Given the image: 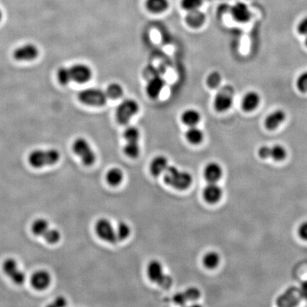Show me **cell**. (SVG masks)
<instances>
[{
  "label": "cell",
  "instance_id": "cell-1",
  "mask_svg": "<svg viewBox=\"0 0 307 307\" xmlns=\"http://www.w3.org/2000/svg\"><path fill=\"white\" fill-rule=\"evenodd\" d=\"M93 76L92 69L83 63H76L70 67H62L57 72V79L63 86L75 82L88 83Z\"/></svg>",
  "mask_w": 307,
  "mask_h": 307
},
{
  "label": "cell",
  "instance_id": "cell-2",
  "mask_svg": "<svg viewBox=\"0 0 307 307\" xmlns=\"http://www.w3.org/2000/svg\"><path fill=\"white\" fill-rule=\"evenodd\" d=\"M164 180L167 185L174 189L184 191L192 185L193 179L187 171H180L175 166H171L164 173Z\"/></svg>",
  "mask_w": 307,
  "mask_h": 307
},
{
  "label": "cell",
  "instance_id": "cell-3",
  "mask_svg": "<svg viewBox=\"0 0 307 307\" xmlns=\"http://www.w3.org/2000/svg\"><path fill=\"white\" fill-rule=\"evenodd\" d=\"M60 157L59 152L55 149L37 150L30 153L28 161L31 166L39 169L56 164L59 161Z\"/></svg>",
  "mask_w": 307,
  "mask_h": 307
},
{
  "label": "cell",
  "instance_id": "cell-4",
  "mask_svg": "<svg viewBox=\"0 0 307 307\" xmlns=\"http://www.w3.org/2000/svg\"><path fill=\"white\" fill-rule=\"evenodd\" d=\"M32 231L35 236L44 238L50 244H55L60 240V232L51 228L48 221L43 218L34 221L32 225Z\"/></svg>",
  "mask_w": 307,
  "mask_h": 307
},
{
  "label": "cell",
  "instance_id": "cell-5",
  "mask_svg": "<svg viewBox=\"0 0 307 307\" xmlns=\"http://www.w3.org/2000/svg\"><path fill=\"white\" fill-rule=\"evenodd\" d=\"M78 99L81 103L93 107H102L107 102L105 91L99 88H89L82 90L78 94Z\"/></svg>",
  "mask_w": 307,
  "mask_h": 307
},
{
  "label": "cell",
  "instance_id": "cell-6",
  "mask_svg": "<svg viewBox=\"0 0 307 307\" xmlns=\"http://www.w3.org/2000/svg\"><path fill=\"white\" fill-rule=\"evenodd\" d=\"M140 106L134 99H127L118 106L115 111V118L120 125H126L130 120L138 113Z\"/></svg>",
  "mask_w": 307,
  "mask_h": 307
},
{
  "label": "cell",
  "instance_id": "cell-7",
  "mask_svg": "<svg viewBox=\"0 0 307 307\" xmlns=\"http://www.w3.org/2000/svg\"><path fill=\"white\" fill-rule=\"evenodd\" d=\"M72 150L85 166H92L96 161V153L86 139L82 137L77 138L73 142Z\"/></svg>",
  "mask_w": 307,
  "mask_h": 307
},
{
  "label": "cell",
  "instance_id": "cell-8",
  "mask_svg": "<svg viewBox=\"0 0 307 307\" xmlns=\"http://www.w3.org/2000/svg\"><path fill=\"white\" fill-rule=\"evenodd\" d=\"M147 272L149 279L163 288H169L172 285V279L169 275L164 274L162 265L159 261H151L148 264Z\"/></svg>",
  "mask_w": 307,
  "mask_h": 307
},
{
  "label": "cell",
  "instance_id": "cell-9",
  "mask_svg": "<svg viewBox=\"0 0 307 307\" xmlns=\"http://www.w3.org/2000/svg\"><path fill=\"white\" fill-rule=\"evenodd\" d=\"M96 234L102 241L115 244L118 241L116 231L110 220L106 218H101L96 222L95 225Z\"/></svg>",
  "mask_w": 307,
  "mask_h": 307
},
{
  "label": "cell",
  "instance_id": "cell-10",
  "mask_svg": "<svg viewBox=\"0 0 307 307\" xmlns=\"http://www.w3.org/2000/svg\"><path fill=\"white\" fill-rule=\"evenodd\" d=\"M233 103V91L229 86L220 90L213 101L214 109L218 112L229 110Z\"/></svg>",
  "mask_w": 307,
  "mask_h": 307
},
{
  "label": "cell",
  "instance_id": "cell-11",
  "mask_svg": "<svg viewBox=\"0 0 307 307\" xmlns=\"http://www.w3.org/2000/svg\"><path fill=\"white\" fill-rule=\"evenodd\" d=\"M2 269L4 273L17 285H22L26 280V275L19 268V266L12 258H8L2 264Z\"/></svg>",
  "mask_w": 307,
  "mask_h": 307
},
{
  "label": "cell",
  "instance_id": "cell-12",
  "mask_svg": "<svg viewBox=\"0 0 307 307\" xmlns=\"http://www.w3.org/2000/svg\"><path fill=\"white\" fill-rule=\"evenodd\" d=\"M258 155L263 159L272 158L274 161H280L287 157V153L283 146L276 145L272 147H261L258 150Z\"/></svg>",
  "mask_w": 307,
  "mask_h": 307
},
{
  "label": "cell",
  "instance_id": "cell-13",
  "mask_svg": "<svg viewBox=\"0 0 307 307\" xmlns=\"http://www.w3.org/2000/svg\"><path fill=\"white\" fill-rule=\"evenodd\" d=\"M39 51L37 46L27 44L16 49L13 53V57L18 61H31L38 57Z\"/></svg>",
  "mask_w": 307,
  "mask_h": 307
},
{
  "label": "cell",
  "instance_id": "cell-14",
  "mask_svg": "<svg viewBox=\"0 0 307 307\" xmlns=\"http://www.w3.org/2000/svg\"><path fill=\"white\" fill-rule=\"evenodd\" d=\"M51 277L50 274L45 270H39L34 272L31 277V284L35 290L42 291L50 287Z\"/></svg>",
  "mask_w": 307,
  "mask_h": 307
},
{
  "label": "cell",
  "instance_id": "cell-15",
  "mask_svg": "<svg viewBox=\"0 0 307 307\" xmlns=\"http://www.w3.org/2000/svg\"><path fill=\"white\" fill-rule=\"evenodd\" d=\"M232 17L236 22L246 23L251 19V11L245 3L238 2L230 9Z\"/></svg>",
  "mask_w": 307,
  "mask_h": 307
},
{
  "label": "cell",
  "instance_id": "cell-16",
  "mask_svg": "<svg viewBox=\"0 0 307 307\" xmlns=\"http://www.w3.org/2000/svg\"><path fill=\"white\" fill-rule=\"evenodd\" d=\"M222 194V189L216 183H209L203 191L204 200L208 204H213L219 202Z\"/></svg>",
  "mask_w": 307,
  "mask_h": 307
},
{
  "label": "cell",
  "instance_id": "cell-17",
  "mask_svg": "<svg viewBox=\"0 0 307 307\" xmlns=\"http://www.w3.org/2000/svg\"><path fill=\"white\" fill-rule=\"evenodd\" d=\"M261 98L256 91H250L243 96L242 100V109L246 112H253L257 109L260 103Z\"/></svg>",
  "mask_w": 307,
  "mask_h": 307
},
{
  "label": "cell",
  "instance_id": "cell-18",
  "mask_svg": "<svg viewBox=\"0 0 307 307\" xmlns=\"http://www.w3.org/2000/svg\"><path fill=\"white\" fill-rule=\"evenodd\" d=\"M286 113L285 111L276 110L271 112L266 117L264 120V126L269 130H274L280 127L281 124L285 120Z\"/></svg>",
  "mask_w": 307,
  "mask_h": 307
},
{
  "label": "cell",
  "instance_id": "cell-19",
  "mask_svg": "<svg viewBox=\"0 0 307 307\" xmlns=\"http://www.w3.org/2000/svg\"><path fill=\"white\" fill-rule=\"evenodd\" d=\"M164 86V81L161 77H154L150 80L146 86V93L149 98L152 99H157Z\"/></svg>",
  "mask_w": 307,
  "mask_h": 307
},
{
  "label": "cell",
  "instance_id": "cell-20",
  "mask_svg": "<svg viewBox=\"0 0 307 307\" xmlns=\"http://www.w3.org/2000/svg\"><path fill=\"white\" fill-rule=\"evenodd\" d=\"M204 175L208 183H216L223 175V170L218 163L210 162L205 166Z\"/></svg>",
  "mask_w": 307,
  "mask_h": 307
},
{
  "label": "cell",
  "instance_id": "cell-21",
  "mask_svg": "<svg viewBox=\"0 0 307 307\" xmlns=\"http://www.w3.org/2000/svg\"><path fill=\"white\" fill-rule=\"evenodd\" d=\"M168 160L164 156H156L150 163V170L151 174L154 176H159L164 174L165 171L169 167Z\"/></svg>",
  "mask_w": 307,
  "mask_h": 307
},
{
  "label": "cell",
  "instance_id": "cell-22",
  "mask_svg": "<svg viewBox=\"0 0 307 307\" xmlns=\"http://www.w3.org/2000/svg\"><path fill=\"white\" fill-rule=\"evenodd\" d=\"M186 22L189 27L197 29L204 25L205 22V16L204 12L199 9L188 11L185 18Z\"/></svg>",
  "mask_w": 307,
  "mask_h": 307
},
{
  "label": "cell",
  "instance_id": "cell-23",
  "mask_svg": "<svg viewBox=\"0 0 307 307\" xmlns=\"http://www.w3.org/2000/svg\"><path fill=\"white\" fill-rule=\"evenodd\" d=\"M201 114L195 109H187L181 114V120L187 126H197L201 121Z\"/></svg>",
  "mask_w": 307,
  "mask_h": 307
},
{
  "label": "cell",
  "instance_id": "cell-24",
  "mask_svg": "<svg viewBox=\"0 0 307 307\" xmlns=\"http://www.w3.org/2000/svg\"><path fill=\"white\" fill-rule=\"evenodd\" d=\"M145 6L150 12L160 14L167 10L169 6V0H146Z\"/></svg>",
  "mask_w": 307,
  "mask_h": 307
},
{
  "label": "cell",
  "instance_id": "cell-25",
  "mask_svg": "<svg viewBox=\"0 0 307 307\" xmlns=\"http://www.w3.org/2000/svg\"><path fill=\"white\" fill-rule=\"evenodd\" d=\"M185 137L189 143L194 145H198L202 143L204 140V135L203 132L201 129L197 126L189 127L186 132Z\"/></svg>",
  "mask_w": 307,
  "mask_h": 307
},
{
  "label": "cell",
  "instance_id": "cell-26",
  "mask_svg": "<svg viewBox=\"0 0 307 307\" xmlns=\"http://www.w3.org/2000/svg\"><path fill=\"white\" fill-rule=\"evenodd\" d=\"M123 173L118 168H112L107 171L105 179L107 184L112 187H117L120 185L123 180Z\"/></svg>",
  "mask_w": 307,
  "mask_h": 307
},
{
  "label": "cell",
  "instance_id": "cell-27",
  "mask_svg": "<svg viewBox=\"0 0 307 307\" xmlns=\"http://www.w3.org/2000/svg\"><path fill=\"white\" fill-rule=\"evenodd\" d=\"M106 95L108 99L117 100L120 99L124 94L123 88L117 83H112L106 88Z\"/></svg>",
  "mask_w": 307,
  "mask_h": 307
},
{
  "label": "cell",
  "instance_id": "cell-28",
  "mask_svg": "<svg viewBox=\"0 0 307 307\" xmlns=\"http://www.w3.org/2000/svg\"><path fill=\"white\" fill-rule=\"evenodd\" d=\"M220 262L219 255L215 252L206 253L203 257L204 265L207 269H214L218 265Z\"/></svg>",
  "mask_w": 307,
  "mask_h": 307
},
{
  "label": "cell",
  "instance_id": "cell-29",
  "mask_svg": "<svg viewBox=\"0 0 307 307\" xmlns=\"http://www.w3.org/2000/svg\"><path fill=\"white\" fill-rule=\"evenodd\" d=\"M124 154L128 157L135 159L140 155V148L139 142H126L123 148Z\"/></svg>",
  "mask_w": 307,
  "mask_h": 307
},
{
  "label": "cell",
  "instance_id": "cell-30",
  "mask_svg": "<svg viewBox=\"0 0 307 307\" xmlns=\"http://www.w3.org/2000/svg\"><path fill=\"white\" fill-rule=\"evenodd\" d=\"M115 231L118 241H125L130 236L131 229L125 222H120L117 225Z\"/></svg>",
  "mask_w": 307,
  "mask_h": 307
},
{
  "label": "cell",
  "instance_id": "cell-31",
  "mask_svg": "<svg viewBox=\"0 0 307 307\" xmlns=\"http://www.w3.org/2000/svg\"><path fill=\"white\" fill-rule=\"evenodd\" d=\"M123 137L126 142H139L140 137V131L137 127L129 126L124 131Z\"/></svg>",
  "mask_w": 307,
  "mask_h": 307
},
{
  "label": "cell",
  "instance_id": "cell-32",
  "mask_svg": "<svg viewBox=\"0 0 307 307\" xmlns=\"http://www.w3.org/2000/svg\"><path fill=\"white\" fill-rule=\"evenodd\" d=\"M202 3V0H181V6L184 10L194 11L199 9Z\"/></svg>",
  "mask_w": 307,
  "mask_h": 307
},
{
  "label": "cell",
  "instance_id": "cell-33",
  "mask_svg": "<svg viewBox=\"0 0 307 307\" xmlns=\"http://www.w3.org/2000/svg\"><path fill=\"white\" fill-rule=\"evenodd\" d=\"M206 82L209 88L213 89L218 88L221 83V76L218 72H212L207 78Z\"/></svg>",
  "mask_w": 307,
  "mask_h": 307
},
{
  "label": "cell",
  "instance_id": "cell-34",
  "mask_svg": "<svg viewBox=\"0 0 307 307\" xmlns=\"http://www.w3.org/2000/svg\"><path fill=\"white\" fill-rule=\"evenodd\" d=\"M296 86L300 92L307 94V71L303 72L297 78Z\"/></svg>",
  "mask_w": 307,
  "mask_h": 307
},
{
  "label": "cell",
  "instance_id": "cell-35",
  "mask_svg": "<svg viewBox=\"0 0 307 307\" xmlns=\"http://www.w3.org/2000/svg\"><path fill=\"white\" fill-rule=\"evenodd\" d=\"M188 301H196L201 296L200 290L197 287H189L184 292Z\"/></svg>",
  "mask_w": 307,
  "mask_h": 307
},
{
  "label": "cell",
  "instance_id": "cell-36",
  "mask_svg": "<svg viewBox=\"0 0 307 307\" xmlns=\"http://www.w3.org/2000/svg\"><path fill=\"white\" fill-rule=\"evenodd\" d=\"M173 300H174V303L179 305H184L188 302L184 292H179V293L176 294L173 297Z\"/></svg>",
  "mask_w": 307,
  "mask_h": 307
},
{
  "label": "cell",
  "instance_id": "cell-37",
  "mask_svg": "<svg viewBox=\"0 0 307 307\" xmlns=\"http://www.w3.org/2000/svg\"><path fill=\"white\" fill-rule=\"evenodd\" d=\"M297 31L301 35L307 36V17L304 18L299 23Z\"/></svg>",
  "mask_w": 307,
  "mask_h": 307
},
{
  "label": "cell",
  "instance_id": "cell-38",
  "mask_svg": "<svg viewBox=\"0 0 307 307\" xmlns=\"http://www.w3.org/2000/svg\"><path fill=\"white\" fill-rule=\"evenodd\" d=\"M298 233L302 239L307 241V222H305L300 225Z\"/></svg>",
  "mask_w": 307,
  "mask_h": 307
},
{
  "label": "cell",
  "instance_id": "cell-39",
  "mask_svg": "<svg viewBox=\"0 0 307 307\" xmlns=\"http://www.w3.org/2000/svg\"><path fill=\"white\" fill-rule=\"evenodd\" d=\"M67 305V301L66 299L63 297H58L53 302V303L51 305V307H66Z\"/></svg>",
  "mask_w": 307,
  "mask_h": 307
},
{
  "label": "cell",
  "instance_id": "cell-40",
  "mask_svg": "<svg viewBox=\"0 0 307 307\" xmlns=\"http://www.w3.org/2000/svg\"><path fill=\"white\" fill-rule=\"evenodd\" d=\"M300 293L302 297L307 300V281L302 283L301 288L300 290Z\"/></svg>",
  "mask_w": 307,
  "mask_h": 307
},
{
  "label": "cell",
  "instance_id": "cell-41",
  "mask_svg": "<svg viewBox=\"0 0 307 307\" xmlns=\"http://www.w3.org/2000/svg\"><path fill=\"white\" fill-rule=\"evenodd\" d=\"M2 19V12H1V9H0V21Z\"/></svg>",
  "mask_w": 307,
  "mask_h": 307
},
{
  "label": "cell",
  "instance_id": "cell-42",
  "mask_svg": "<svg viewBox=\"0 0 307 307\" xmlns=\"http://www.w3.org/2000/svg\"><path fill=\"white\" fill-rule=\"evenodd\" d=\"M306 39H305V45H306V47H307V36H306Z\"/></svg>",
  "mask_w": 307,
  "mask_h": 307
}]
</instances>
